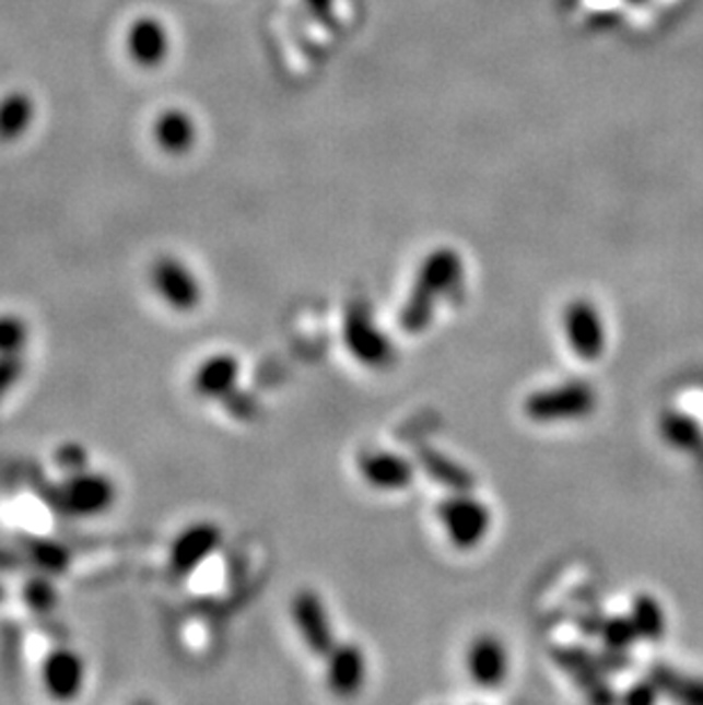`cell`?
Segmentation results:
<instances>
[{"label": "cell", "mask_w": 703, "mask_h": 705, "mask_svg": "<svg viewBox=\"0 0 703 705\" xmlns=\"http://www.w3.org/2000/svg\"><path fill=\"white\" fill-rule=\"evenodd\" d=\"M124 54L128 62L142 71L163 69L174 54V33L159 14H138L124 31Z\"/></svg>", "instance_id": "obj_4"}, {"label": "cell", "mask_w": 703, "mask_h": 705, "mask_svg": "<svg viewBox=\"0 0 703 705\" xmlns=\"http://www.w3.org/2000/svg\"><path fill=\"white\" fill-rule=\"evenodd\" d=\"M343 338L350 354L366 368H388L394 363L396 348L388 341L386 333L375 325L373 313L366 304H352L345 313Z\"/></svg>", "instance_id": "obj_5"}, {"label": "cell", "mask_w": 703, "mask_h": 705, "mask_svg": "<svg viewBox=\"0 0 703 705\" xmlns=\"http://www.w3.org/2000/svg\"><path fill=\"white\" fill-rule=\"evenodd\" d=\"M10 566H14V557L10 553H5V551H0V571L10 568Z\"/></svg>", "instance_id": "obj_30"}, {"label": "cell", "mask_w": 703, "mask_h": 705, "mask_svg": "<svg viewBox=\"0 0 703 705\" xmlns=\"http://www.w3.org/2000/svg\"><path fill=\"white\" fill-rule=\"evenodd\" d=\"M31 329L14 313H0V354H21L28 345Z\"/></svg>", "instance_id": "obj_24"}, {"label": "cell", "mask_w": 703, "mask_h": 705, "mask_svg": "<svg viewBox=\"0 0 703 705\" xmlns=\"http://www.w3.org/2000/svg\"><path fill=\"white\" fill-rule=\"evenodd\" d=\"M37 119V98L28 90L14 87L0 94V144H16L28 138Z\"/></svg>", "instance_id": "obj_15"}, {"label": "cell", "mask_w": 703, "mask_h": 705, "mask_svg": "<svg viewBox=\"0 0 703 705\" xmlns=\"http://www.w3.org/2000/svg\"><path fill=\"white\" fill-rule=\"evenodd\" d=\"M361 478L377 491H402L415 478V466L396 453H371L359 461Z\"/></svg>", "instance_id": "obj_18"}, {"label": "cell", "mask_w": 703, "mask_h": 705, "mask_svg": "<svg viewBox=\"0 0 703 705\" xmlns=\"http://www.w3.org/2000/svg\"><path fill=\"white\" fill-rule=\"evenodd\" d=\"M23 375L21 354H0V402L16 386Z\"/></svg>", "instance_id": "obj_26"}, {"label": "cell", "mask_w": 703, "mask_h": 705, "mask_svg": "<svg viewBox=\"0 0 703 705\" xmlns=\"http://www.w3.org/2000/svg\"><path fill=\"white\" fill-rule=\"evenodd\" d=\"M651 681L654 685L676 698L692 701V703H703V685L688 681V678H681L679 673L669 671L667 667H656L654 673H651Z\"/></svg>", "instance_id": "obj_22"}, {"label": "cell", "mask_w": 703, "mask_h": 705, "mask_svg": "<svg viewBox=\"0 0 703 705\" xmlns=\"http://www.w3.org/2000/svg\"><path fill=\"white\" fill-rule=\"evenodd\" d=\"M5 598V589H3V585H0V600H3Z\"/></svg>", "instance_id": "obj_31"}, {"label": "cell", "mask_w": 703, "mask_h": 705, "mask_svg": "<svg viewBox=\"0 0 703 705\" xmlns=\"http://www.w3.org/2000/svg\"><path fill=\"white\" fill-rule=\"evenodd\" d=\"M438 524L457 551H476L491 530V512L473 491H455L436 507Z\"/></svg>", "instance_id": "obj_3"}, {"label": "cell", "mask_w": 703, "mask_h": 705, "mask_svg": "<svg viewBox=\"0 0 703 705\" xmlns=\"http://www.w3.org/2000/svg\"><path fill=\"white\" fill-rule=\"evenodd\" d=\"M31 557L44 573H62L69 566V551L62 543L39 539L31 545Z\"/></svg>", "instance_id": "obj_25"}, {"label": "cell", "mask_w": 703, "mask_h": 705, "mask_svg": "<svg viewBox=\"0 0 703 705\" xmlns=\"http://www.w3.org/2000/svg\"><path fill=\"white\" fill-rule=\"evenodd\" d=\"M291 614H293V623H295L302 642L306 644V648L314 653V656L325 658L327 653L336 646V642H333L329 612L323 603V598L316 591L302 589L293 598Z\"/></svg>", "instance_id": "obj_10"}, {"label": "cell", "mask_w": 703, "mask_h": 705, "mask_svg": "<svg viewBox=\"0 0 703 705\" xmlns=\"http://www.w3.org/2000/svg\"><path fill=\"white\" fill-rule=\"evenodd\" d=\"M658 698V688L651 683H635L626 694H623V701L626 703H654Z\"/></svg>", "instance_id": "obj_29"}, {"label": "cell", "mask_w": 703, "mask_h": 705, "mask_svg": "<svg viewBox=\"0 0 703 705\" xmlns=\"http://www.w3.org/2000/svg\"><path fill=\"white\" fill-rule=\"evenodd\" d=\"M629 616H631V621L635 625L640 639H646V642L663 639L665 628H667V621H665L660 603L654 596H651V594L635 596Z\"/></svg>", "instance_id": "obj_21"}, {"label": "cell", "mask_w": 703, "mask_h": 705, "mask_svg": "<svg viewBox=\"0 0 703 705\" xmlns=\"http://www.w3.org/2000/svg\"><path fill=\"white\" fill-rule=\"evenodd\" d=\"M23 596L28 600V606L39 612H46L56 606V589L50 587L48 580H33L28 587H25Z\"/></svg>", "instance_id": "obj_27"}, {"label": "cell", "mask_w": 703, "mask_h": 705, "mask_svg": "<svg viewBox=\"0 0 703 705\" xmlns=\"http://www.w3.org/2000/svg\"><path fill=\"white\" fill-rule=\"evenodd\" d=\"M415 463L423 470L427 478L446 486L450 493L455 491H473L476 478L471 470H466L459 461L450 459L448 455L438 453L434 448H421L415 453Z\"/></svg>", "instance_id": "obj_19"}, {"label": "cell", "mask_w": 703, "mask_h": 705, "mask_svg": "<svg viewBox=\"0 0 703 705\" xmlns=\"http://www.w3.org/2000/svg\"><path fill=\"white\" fill-rule=\"evenodd\" d=\"M553 658L571 678H574L589 701L608 703L614 698L606 681L608 669L601 662V658L591 656L583 646H560L553 650Z\"/></svg>", "instance_id": "obj_12"}, {"label": "cell", "mask_w": 703, "mask_h": 705, "mask_svg": "<svg viewBox=\"0 0 703 705\" xmlns=\"http://www.w3.org/2000/svg\"><path fill=\"white\" fill-rule=\"evenodd\" d=\"M466 669L471 681L482 690H493L507 681L509 656L505 644L493 635H480L466 653Z\"/></svg>", "instance_id": "obj_13"}, {"label": "cell", "mask_w": 703, "mask_h": 705, "mask_svg": "<svg viewBox=\"0 0 703 705\" xmlns=\"http://www.w3.org/2000/svg\"><path fill=\"white\" fill-rule=\"evenodd\" d=\"M56 459L65 470H69V475L87 470V453L83 446H75V443H67V446H62Z\"/></svg>", "instance_id": "obj_28"}, {"label": "cell", "mask_w": 703, "mask_h": 705, "mask_svg": "<svg viewBox=\"0 0 703 705\" xmlns=\"http://www.w3.org/2000/svg\"><path fill=\"white\" fill-rule=\"evenodd\" d=\"M327 685L341 696H354L366 683V656L356 644H336L327 656Z\"/></svg>", "instance_id": "obj_14"}, {"label": "cell", "mask_w": 703, "mask_h": 705, "mask_svg": "<svg viewBox=\"0 0 703 705\" xmlns=\"http://www.w3.org/2000/svg\"><path fill=\"white\" fill-rule=\"evenodd\" d=\"M42 681H44V688L50 696L60 698V701H69L83 690V683H85L83 660L78 658L73 650H67V648L54 650L44 660Z\"/></svg>", "instance_id": "obj_17"}, {"label": "cell", "mask_w": 703, "mask_h": 705, "mask_svg": "<svg viewBox=\"0 0 703 705\" xmlns=\"http://www.w3.org/2000/svg\"><path fill=\"white\" fill-rule=\"evenodd\" d=\"M153 291L176 313H192L201 304V283L197 274L176 256H159L149 272Z\"/></svg>", "instance_id": "obj_6"}, {"label": "cell", "mask_w": 703, "mask_h": 705, "mask_svg": "<svg viewBox=\"0 0 703 705\" xmlns=\"http://www.w3.org/2000/svg\"><path fill=\"white\" fill-rule=\"evenodd\" d=\"M464 277V260L453 247H438L423 258L411 293L400 310V329L405 333H423L432 320L441 297H448Z\"/></svg>", "instance_id": "obj_1"}, {"label": "cell", "mask_w": 703, "mask_h": 705, "mask_svg": "<svg viewBox=\"0 0 703 705\" xmlns=\"http://www.w3.org/2000/svg\"><path fill=\"white\" fill-rule=\"evenodd\" d=\"M222 543V530L213 524H195L180 532L169 551V568L176 576H188L211 557Z\"/></svg>", "instance_id": "obj_11"}, {"label": "cell", "mask_w": 703, "mask_h": 705, "mask_svg": "<svg viewBox=\"0 0 703 705\" xmlns=\"http://www.w3.org/2000/svg\"><path fill=\"white\" fill-rule=\"evenodd\" d=\"M564 336L566 343L578 359L591 363L606 352L608 338L601 313L589 299H574L564 310Z\"/></svg>", "instance_id": "obj_8"}, {"label": "cell", "mask_w": 703, "mask_h": 705, "mask_svg": "<svg viewBox=\"0 0 703 705\" xmlns=\"http://www.w3.org/2000/svg\"><path fill=\"white\" fill-rule=\"evenodd\" d=\"M598 635H601L608 650H617V653H626L640 639L631 616L606 619Z\"/></svg>", "instance_id": "obj_23"}, {"label": "cell", "mask_w": 703, "mask_h": 705, "mask_svg": "<svg viewBox=\"0 0 703 705\" xmlns=\"http://www.w3.org/2000/svg\"><path fill=\"white\" fill-rule=\"evenodd\" d=\"M241 379V363L233 354L208 356L192 377L195 393L203 400H226L236 393Z\"/></svg>", "instance_id": "obj_16"}, {"label": "cell", "mask_w": 703, "mask_h": 705, "mask_svg": "<svg viewBox=\"0 0 703 705\" xmlns=\"http://www.w3.org/2000/svg\"><path fill=\"white\" fill-rule=\"evenodd\" d=\"M660 434L669 443V446L686 450V453H699L703 446V430L694 421L692 415L681 411H667L660 418Z\"/></svg>", "instance_id": "obj_20"}, {"label": "cell", "mask_w": 703, "mask_h": 705, "mask_svg": "<svg viewBox=\"0 0 703 705\" xmlns=\"http://www.w3.org/2000/svg\"><path fill=\"white\" fill-rule=\"evenodd\" d=\"M598 404L596 388L589 381L574 379L535 390L524 402V411L532 423H576L585 421Z\"/></svg>", "instance_id": "obj_2"}, {"label": "cell", "mask_w": 703, "mask_h": 705, "mask_svg": "<svg viewBox=\"0 0 703 705\" xmlns=\"http://www.w3.org/2000/svg\"><path fill=\"white\" fill-rule=\"evenodd\" d=\"M199 121L184 106H167L151 121V142L165 155L180 158L199 144Z\"/></svg>", "instance_id": "obj_9"}, {"label": "cell", "mask_w": 703, "mask_h": 705, "mask_svg": "<svg viewBox=\"0 0 703 705\" xmlns=\"http://www.w3.org/2000/svg\"><path fill=\"white\" fill-rule=\"evenodd\" d=\"M115 484L101 473H71L56 491V505L69 516H98L115 503Z\"/></svg>", "instance_id": "obj_7"}]
</instances>
